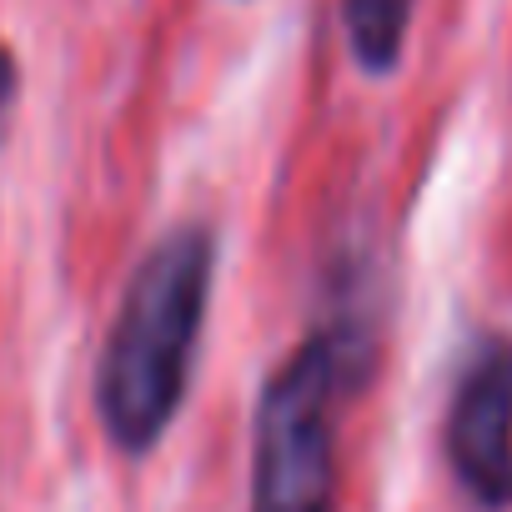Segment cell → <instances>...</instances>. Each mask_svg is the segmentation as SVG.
<instances>
[{"label":"cell","mask_w":512,"mask_h":512,"mask_svg":"<svg viewBox=\"0 0 512 512\" xmlns=\"http://www.w3.org/2000/svg\"><path fill=\"white\" fill-rule=\"evenodd\" d=\"M417 0H342V31L352 46V61L367 76H392L402 51H407V26H412Z\"/></svg>","instance_id":"4"},{"label":"cell","mask_w":512,"mask_h":512,"mask_svg":"<svg viewBox=\"0 0 512 512\" xmlns=\"http://www.w3.org/2000/svg\"><path fill=\"white\" fill-rule=\"evenodd\" d=\"M16 96H21V66H16L11 46H0V141H6V131H11Z\"/></svg>","instance_id":"5"},{"label":"cell","mask_w":512,"mask_h":512,"mask_svg":"<svg viewBox=\"0 0 512 512\" xmlns=\"http://www.w3.org/2000/svg\"><path fill=\"white\" fill-rule=\"evenodd\" d=\"M367 362V317L332 312L272 372L251 427V512H337V402Z\"/></svg>","instance_id":"2"},{"label":"cell","mask_w":512,"mask_h":512,"mask_svg":"<svg viewBox=\"0 0 512 512\" xmlns=\"http://www.w3.org/2000/svg\"><path fill=\"white\" fill-rule=\"evenodd\" d=\"M216 272L206 226L166 231L131 272L96 362V417L116 452L146 457L176 422Z\"/></svg>","instance_id":"1"},{"label":"cell","mask_w":512,"mask_h":512,"mask_svg":"<svg viewBox=\"0 0 512 512\" xmlns=\"http://www.w3.org/2000/svg\"><path fill=\"white\" fill-rule=\"evenodd\" d=\"M442 452L452 482L472 507L482 512L512 507V337L472 342L452 382Z\"/></svg>","instance_id":"3"}]
</instances>
